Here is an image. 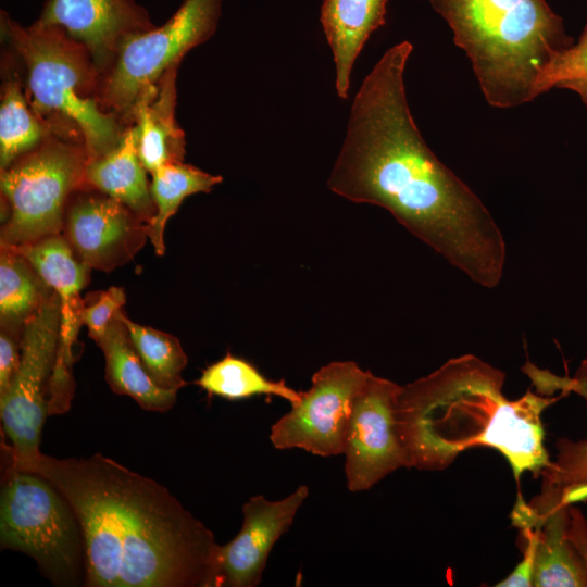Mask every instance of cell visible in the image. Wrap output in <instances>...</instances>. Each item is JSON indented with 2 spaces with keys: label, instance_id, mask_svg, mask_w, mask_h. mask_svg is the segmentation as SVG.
<instances>
[{
  "label": "cell",
  "instance_id": "obj_1",
  "mask_svg": "<svg viewBox=\"0 0 587 587\" xmlns=\"http://www.w3.org/2000/svg\"><path fill=\"white\" fill-rule=\"evenodd\" d=\"M412 49L407 40L389 48L362 82L327 186L350 201L386 209L474 283L495 288L507 260L502 232L413 121L403 79Z\"/></svg>",
  "mask_w": 587,
  "mask_h": 587
},
{
  "label": "cell",
  "instance_id": "obj_7",
  "mask_svg": "<svg viewBox=\"0 0 587 587\" xmlns=\"http://www.w3.org/2000/svg\"><path fill=\"white\" fill-rule=\"evenodd\" d=\"M85 148L55 135L1 170L5 204L1 245L18 246L63 232L72 196L86 188Z\"/></svg>",
  "mask_w": 587,
  "mask_h": 587
},
{
  "label": "cell",
  "instance_id": "obj_27",
  "mask_svg": "<svg viewBox=\"0 0 587 587\" xmlns=\"http://www.w3.org/2000/svg\"><path fill=\"white\" fill-rule=\"evenodd\" d=\"M570 79L587 80V23L577 42L554 54L544 67L535 85V97Z\"/></svg>",
  "mask_w": 587,
  "mask_h": 587
},
{
  "label": "cell",
  "instance_id": "obj_29",
  "mask_svg": "<svg viewBox=\"0 0 587 587\" xmlns=\"http://www.w3.org/2000/svg\"><path fill=\"white\" fill-rule=\"evenodd\" d=\"M22 335L0 329V396L9 388L20 364Z\"/></svg>",
  "mask_w": 587,
  "mask_h": 587
},
{
  "label": "cell",
  "instance_id": "obj_6",
  "mask_svg": "<svg viewBox=\"0 0 587 587\" xmlns=\"http://www.w3.org/2000/svg\"><path fill=\"white\" fill-rule=\"evenodd\" d=\"M0 547L33 558L57 586L85 584V542L72 507L45 477L9 464L0 495Z\"/></svg>",
  "mask_w": 587,
  "mask_h": 587
},
{
  "label": "cell",
  "instance_id": "obj_16",
  "mask_svg": "<svg viewBox=\"0 0 587 587\" xmlns=\"http://www.w3.org/2000/svg\"><path fill=\"white\" fill-rule=\"evenodd\" d=\"M309 496L300 485L289 496L271 501L252 496L242 505L243 522L238 534L221 546L216 587H254L262 579L274 545L290 528Z\"/></svg>",
  "mask_w": 587,
  "mask_h": 587
},
{
  "label": "cell",
  "instance_id": "obj_13",
  "mask_svg": "<svg viewBox=\"0 0 587 587\" xmlns=\"http://www.w3.org/2000/svg\"><path fill=\"white\" fill-rule=\"evenodd\" d=\"M570 505L563 487L544 483L530 502L517 496L511 521L520 549L534 553L535 587H587L586 566L567 536Z\"/></svg>",
  "mask_w": 587,
  "mask_h": 587
},
{
  "label": "cell",
  "instance_id": "obj_2",
  "mask_svg": "<svg viewBox=\"0 0 587 587\" xmlns=\"http://www.w3.org/2000/svg\"><path fill=\"white\" fill-rule=\"evenodd\" d=\"M67 500L85 542L88 587H216L221 545L163 485L97 452L43 454L23 470Z\"/></svg>",
  "mask_w": 587,
  "mask_h": 587
},
{
  "label": "cell",
  "instance_id": "obj_23",
  "mask_svg": "<svg viewBox=\"0 0 587 587\" xmlns=\"http://www.w3.org/2000/svg\"><path fill=\"white\" fill-rule=\"evenodd\" d=\"M150 183L155 215L147 223L148 238L158 255H163L164 229L183 200L190 195L209 192L223 180L220 175L209 174L184 162L167 163L157 168Z\"/></svg>",
  "mask_w": 587,
  "mask_h": 587
},
{
  "label": "cell",
  "instance_id": "obj_10",
  "mask_svg": "<svg viewBox=\"0 0 587 587\" xmlns=\"http://www.w3.org/2000/svg\"><path fill=\"white\" fill-rule=\"evenodd\" d=\"M369 372L353 361L323 365L300 400L272 425L273 447L320 457L344 454L352 404Z\"/></svg>",
  "mask_w": 587,
  "mask_h": 587
},
{
  "label": "cell",
  "instance_id": "obj_21",
  "mask_svg": "<svg viewBox=\"0 0 587 587\" xmlns=\"http://www.w3.org/2000/svg\"><path fill=\"white\" fill-rule=\"evenodd\" d=\"M34 265L12 247L1 245L0 323L1 328L22 335L26 322L52 295Z\"/></svg>",
  "mask_w": 587,
  "mask_h": 587
},
{
  "label": "cell",
  "instance_id": "obj_18",
  "mask_svg": "<svg viewBox=\"0 0 587 587\" xmlns=\"http://www.w3.org/2000/svg\"><path fill=\"white\" fill-rule=\"evenodd\" d=\"M387 0H324L321 24L335 63V88L348 98L354 62L370 35L385 24Z\"/></svg>",
  "mask_w": 587,
  "mask_h": 587
},
{
  "label": "cell",
  "instance_id": "obj_28",
  "mask_svg": "<svg viewBox=\"0 0 587 587\" xmlns=\"http://www.w3.org/2000/svg\"><path fill=\"white\" fill-rule=\"evenodd\" d=\"M126 303L123 287L112 286L97 294V299L83 309V323L88 328V335L98 342L105 334L115 314Z\"/></svg>",
  "mask_w": 587,
  "mask_h": 587
},
{
  "label": "cell",
  "instance_id": "obj_24",
  "mask_svg": "<svg viewBox=\"0 0 587 587\" xmlns=\"http://www.w3.org/2000/svg\"><path fill=\"white\" fill-rule=\"evenodd\" d=\"M0 100V168L4 170L52 134L32 109L15 73L3 82Z\"/></svg>",
  "mask_w": 587,
  "mask_h": 587
},
{
  "label": "cell",
  "instance_id": "obj_30",
  "mask_svg": "<svg viewBox=\"0 0 587 587\" xmlns=\"http://www.w3.org/2000/svg\"><path fill=\"white\" fill-rule=\"evenodd\" d=\"M567 536L579 552L587 570V520L583 512L573 504L570 505Z\"/></svg>",
  "mask_w": 587,
  "mask_h": 587
},
{
  "label": "cell",
  "instance_id": "obj_3",
  "mask_svg": "<svg viewBox=\"0 0 587 587\" xmlns=\"http://www.w3.org/2000/svg\"><path fill=\"white\" fill-rule=\"evenodd\" d=\"M505 374L473 354L448 360L433 373L400 387L395 427L405 467L441 471L473 447L500 452L520 483L549 464L541 414L559 397L530 390L503 395Z\"/></svg>",
  "mask_w": 587,
  "mask_h": 587
},
{
  "label": "cell",
  "instance_id": "obj_19",
  "mask_svg": "<svg viewBox=\"0 0 587 587\" xmlns=\"http://www.w3.org/2000/svg\"><path fill=\"white\" fill-rule=\"evenodd\" d=\"M85 185L121 202L143 222L151 221L157 210L147 170L138 155L134 125L126 128L114 149L87 161Z\"/></svg>",
  "mask_w": 587,
  "mask_h": 587
},
{
  "label": "cell",
  "instance_id": "obj_17",
  "mask_svg": "<svg viewBox=\"0 0 587 587\" xmlns=\"http://www.w3.org/2000/svg\"><path fill=\"white\" fill-rule=\"evenodd\" d=\"M178 66L164 72L138 99L130 114L138 155L150 174L164 164L184 160L185 134L175 118Z\"/></svg>",
  "mask_w": 587,
  "mask_h": 587
},
{
  "label": "cell",
  "instance_id": "obj_5",
  "mask_svg": "<svg viewBox=\"0 0 587 587\" xmlns=\"http://www.w3.org/2000/svg\"><path fill=\"white\" fill-rule=\"evenodd\" d=\"M1 34L23 65L32 109L52 135L82 145L88 160L120 143L127 126L102 108L101 76L84 45L57 26H22L4 11Z\"/></svg>",
  "mask_w": 587,
  "mask_h": 587
},
{
  "label": "cell",
  "instance_id": "obj_14",
  "mask_svg": "<svg viewBox=\"0 0 587 587\" xmlns=\"http://www.w3.org/2000/svg\"><path fill=\"white\" fill-rule=\"evenodd\" d=\"M63 232L78 259L104 272L128 263L149 239L146 222L115 199L89 188L72 196Z\"/></svg>",
  "mask_w": 587,
  "mask_h": 587
},
{
  "label": "cell",
  "instance_id": "obj_9",
  "mask_svg": "<svg viewBox=\"0 0 587 587\" xmlns=\"http://www.w3.org/2000/svg\"><path fill=\"white\" fill-rule=\"evenodd\" d=\"M60 329L61 304L53 290L24 325L17 371L0 396L2 429L10 441L1 447L5 463L17 471L41 453V430L49 415L47 392L57 361Z\"/></svg>",
  "mask_w": 587,
  "mask_h": 587
},
{
  "label": "cell",
  "instance_id": "obj_25",
  "mask_svg": "<svg viewBox=\"0 0 587 587\" xmlns=\"http://www.w3.org/2000/svg\"><path fill=\"white\" fill-rule=\"evenodd\" d=\"M209 396H218L227 400H241L257 395L277 396L290 404L297 403L302 391L289 387L285 380L266 378L250 362L227 353L221 360L203 370L195 382Z\"/></svg>",
  "mask_w": 587,
  "mask_h": 587
},
{
  "label": "cell",
  "instance_id": "obj_8",
  "mask_svg": "<svg viewBox=\"0 0 587 587\" xmlns=\"http://www.w3.org/2000/svg\"><path fill=\"white\" fill-rule=\"evenodd\" d=\"M222 2L184 0L162 26L127 38L101 77L102 108L129 126L132 111L142 93L215 33Z\"/></svg>",
  "mask_w": 587,
  "mask_h": 587
},
{
  "label": "cell",
  "instance_id": "obj_15",
  "mask_svg": "<svg viewBox=\"0 0 587 587\" xmlns=\"http://www.w3.org/2000/svg\"><path fill=\"white\" fill-rule=\"evenodd\" d=\"M36 22L84 45L101 77L127 38L155 27L136 0H47Z\"/></svg>",
  "mask_w": 587,
  "mask_h": 587
},
{
  "label": "cell",
  "instance_id": "obj_12",
  "mask_svg": "<svg viewBox=\"0 0 587 587\" xmlns=\"http://www.w3.org/2000/svg\"><path fill=\"white\" fill-rule=\"evenodd\" d=\"M401 385L369 372L355 395L345 445V475L352 492L372 488L405 459L395 427Z\"/></svg>",
  "mask_w": 587,
  "mask_h": 587
},
{
  "label": "cell",
  "instance_id": "obj_11",
  "mask_svg": "<svg viewBox=\"0 0 587 587\" xmlns=\"http://www.w3.org/2000/svg\"><path fill=\"white\" fill-rule=\"evenodd\" d=\"M10 247L34 265L60 298V340L55 365L48 386L47 407L49 415L63 414L71 408L75 394L74 348L79 327L84 324L82 314L85 307L79 292L88 283L90 267L78 259L62 234Z\"/></svg>",
  "mask_w": 587,
  "mask_h": 587
},
{
  "label": "cell",
  "instance_id": "obj_31",
  "mask_svg": "<svg viewBox=\"0 0 587 587\" xmlns=\"http://www.w3.org/2000/svg\"><path fill=\"white\" fill-rule=\"evenodd\" d=\"M558 88H566L575 91L587 105V80L586 79H570L557 85Z\"/></svg>",
  "mask_w": 587,
  "mask_h": 587
},
{
  "label": "cell",
  "instance_id": "obj_4",
  "mask_svg": "<svg viewBox=\"0 0 587 587\" xmlns=\"http://www.w3.org/2000/svg\"><path fill=\"white\" fill-rule=\"evenodd\" d=\"M463 49L487 102L509 109L533 101L551 58L574 40L545 0H429Z\"/></svg>",
  "mask_w": 587,
  "mask_h": 587
},
{
  "label": "cell",
  "instance_id": "obj_26",
  "mask_svg": "<svg viewBox=\"0 0 587 587\" xmlns=\"http://www.w3.org/2000/svg\"><path fill=\"white\" fill-rule=\"evenodd\" d=\"M130 340L147 372L159 386L178 391L187 385L182 377L188 358L175 336L133 322L123 311Z\"/></svg>",
  "mask_w": 587,
  "mask_h": 587
},
{
  "label": "cell",
  "instance_id": "obj_20",
  "mask_svg": "<svg viewBox=\"0 0 587 587\" xmlns=\"http://www.w3.org/2000/svg\"><path fill=\"white\" fill-rule=\"evenodd\" d=\"M122 311L97 342L105 359V380L113 392L130 397L141 409L166 412L175 404L177 391L163 388L151 378L134 348Z\"/></svg>",
  "mask_w": 587,
  "mask_h": 587
},
{
  "label": "cell",
  "instance_id": "obj_22",
  "mask_svg": "<svg viewBox=\"0 0 587 587\" xmlns=\"http://www.w3.org/2000/svg\"><path fill=\"white\" fill-rule=\"evenodd\" d=\"M532 382L542 395L574 392L587 400V359L580 362L573 377L559 376L536 367L532 373ZM555 447L557 459L550 461L540 473L542 483L559 487L587 485V440L560 438Z\"/></svg>",
  "mask_w": 587,
  "mask_h": 587
}]
</instances>
